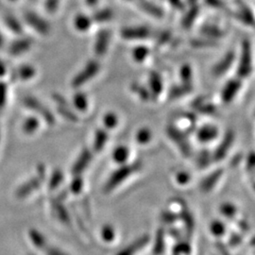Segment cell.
Wrapping results in <instances>:
<instances>
[{
	"label": "cell",
	"instance_id": "cell-61",
	"mask_svg": "<svg viewBox=\"0 0 255 255\" xmlns=\"http://www.w3.org/2000/svg\"><path fill=\"white\" fill-rule=\"evenodd\" d=\"M57 3H58L57 0H49V1L47 2V5H48L49 9H54L55 8L57 7Z\"/></svg>",
	"mask_w": 255,
	"mask_h": 255
},
{
	"label": "cell",
	"instance_id": "cell-37",
	"mask_svg": "<svg viewBox=\"0 0 255 255\" xmlns=\"http://www.w3.org/2000/svg\"><path fill=\"white\" fill-rule=\"evenodd\" d=\"M131 90L136 93L137 95L139 96V98L143 101H148L151 98V94L149 92V89H147L145 86L140 85L138 83H133L131 85Z\"/></svg>",
	"mask_w": 255,
	"mask_h": 255
},
{
	"label": "cell",
	"instance_id": "cell-18",
	"mask_svg": "<svg viewBox=\"0 0 255 255\" xmlns=\"http://www.w3.org/2000/svg\"><path fill=\"white\" fill-rule=\"evenodd\" d=\"M41 180L42 179H39L38 177L36 178H32L31 180H29L28 182L24 183L17 191V195L20 198H24L27 196L28 194H30L31 192L34 191L38 189L41 185Z\"/></svg>",
	"mask_w": 255,
	"mask_h": 255
},
{
	"label": "cell",
	"instance_id": "cell-64",
	"mask_svg": "<svg viewBox=\"0 0 255 255\" xmlns=\"http://www.w3.org/2000/svg\"><path fill=\"white\" fill-rule=\"evenodd\" d=\"M0 45H1V38H0Z\"/></svg>",
	"mask_w": 255,
	"mask_h": 255
},
{
	"label": "cell",
	"instance_id": "cell-26",
	"mask_svg": "<svg viewBox=\"0 0 255 255\" xmlns=\"http://www.w3.org/2000/svg\"><path fill=\"white\" fill-rule=\"evenodd\" d=\"M128 157H129V149L125 146H118L113 153L114 161L119 164H126Z\"/></svg>",
	"mask_w": 255,
	"mask_h": 255
},
{
	"label": "cell",
	"instance_id": "cell-53",
	"mask_svg": "<svg viewBox=\"0 0 255 255\" xmlns=\"http://www.w3.org/2000/svg\"><path fill=\"white\" fill-rule=\"evenodd\" d=\"M237 226H238V228L241 230V232H243V233L249 232L250 229H251L249 222H248L247 220H245V219H240V220H238Z\"/></svg>",
	"mask_w": 255,
	"mask_h": 255
},
{
	"label": "cell",
	"instance_id": "cell-16",
	"mask_svg": "<svg viewBox=\"0 0 255 255\" xmlns=\"http://www.w3.org/2000/svg\"><path fill=\"white\" fill-rule=\"evenodd\" d=\"M109 139V135L106 129L99 128L95 132V138L93 142V149L96 152H101V150L106 146Z\"/></svg>",
	"mask_w": 255,
	"mask_h": 255
},
{
	"label": "cell",
	"instance_id": "cell-63",
	"mask_svg": "<svg viewBox=\"0 0 255 255\" xmlns=\"http://www.w3.org/2000/svg\"><path fill=\"white\" fill-rule=\"evenodd\" d=\"M196 2H197V0H188V3H190L191 5H194V4H196Z\"/></svg>",
	"mask_w": 255,
	"mask_h": 255
},
{
	"label": "cell",
	"instance_id": "cell-38",
	"mask_svg": "<svg viewBox=\"0 0 255 255\" xmlns=\"http://www.w3.org/2000/svg\"><path fill=\"white\" fill-rule=\"evenodd\" d=\"M191 45L192 46L197 47V48H204V47H212V46H217V42L214 39L204 37V38L192 40Z\"/></svg>",
	"mask_w": 255,
	"mask_h": 255
},
{
	"label": "cell",
	"instance_id": "cell-40",
	"mask_svg": "<svg viewBox=\"0 0 255 255\" xmlns=\"http://www.w3.org/2000/svg\"><path fill=\"white\" fill-rule=\"evenodd\" d=\"M191 253V247L187 241H180L174 247L173 255H189Z\"/></svg>",
	"mask_w": 255,
	"mask_h": 255
},
{
	"label": "cell",
	"instance_id": "cell-1",
	"mask_svg": "<svg viewBox=\"0 0 255 255\" xmlns=\"http://www.w3.org/2000/svg\"><path fill=\"white\" fill-rule=\"evenodd\" d=\"M143 164L141 161H135L131 164H121V166L111 175L108 181L105 183L103 187V193L108 194L110 192L115 190L116 188H118L119 185L122 182H125L130 175L140 170Z\"/></svg>",
	"mask_w": 255,
	"mask_h": 255
},
{
	"label": "cell",
	"instance_id": "cell-60",
	"mask_svg": "<svg viewBox=\"0 0 255 255\" xmlns=\"http://www.w3.org/2000/svg\"><path fill=\"white\" fill-rule=\"evenodd\" d=\"M241 158H242L241 154L236 155V156H235V158H233V159H232V161H231V165H233V166H236L237 164H238L239 163H240V161H241Z\"/></svg>",
	"mask_w": 255,
	"mask_h": 255
},
{
	"label": "cell",
	"instance_id": "cell-51",
	"mask_svg": "<svg viewBox=\"0 0 255 255\" xmlns=\"http://www.w3.org/2000/svg\"><path fill=\"white\" fill-rule=\"evenodd\" d=\"M39 126V122L38 120L35 119H29L27 120V122L25 123L24 128L27 132H32L36 129Z\"/></svg>",
	"mask_w": 255,
	"mask_h": 255
},
{
	"label": "cell",
	"instance_id": "cell-3",
	"mask_svg": "<svg viewBox=\"0 0 255 255\" xmlns=\"http://www.w3.org/2000/svg\"><path fill=\"white\" fill-rule=\"evenodd\" d=\"M253 71V58H252V46L249 41L245 40L242 44V52L239 64L237 67V74L241 78L249 77Z\"/></svg>",
	"mask_w": 255,
	"mask_h": 255
},
{
	"label": "cell",
	"instance_id": "cell-57",
	"mask_svg": "<svg viewBox=\"0 0 255 255\" xmlns=\"http://www.w3.org/2000/svg\"><path fill=\"white\" fill-rule=\"evenodd\" d=\"M217 249L219 250V253H220L221 255H230V252H229L227 246L223 242H221V241H219L217 243Z\"/></svg>",
	"mask_w": 255,
	"mask_h": 255
},
{
	"label": "cell",
	"instance_id": "cell-21",
	"mask_svg": "<svg viewBox=\"0 0 255 255\" xmlns=\"http://www.w3.org/2000/svg\"><path fill=\"white\" fill-rule=\"evenodd\" d=\"M201 35L210 39H216L224 36V31L219 27L211 24H205L201 27Z\"/></svg>",
	"mask_w": 255,
	"mask_h": 255
},
{
	"label": "cell",
	"instance_id": "cell-17",
	"mask_svg": "<svg viewBox=\"0 0 255 255\" xmlns=\"http://www.w3.org/2000/svg\"><path fill=\"white\" fill-rule=\"evenodd\" d=\"M165 250V231L160 228L156 232L154 244L152 248L153 255H162Z\"/></svg>",
	"mask_w": 255,
	"mask_h": 255
},
{
	"label": "cell",
	"instance_id": "cell-28",
	"mask_svg": "<svg viewBox=\"0 0 255 255\" xmlns=\"http://www.w3.org/2000/svg\"><path fill=\"white\" fill-rule=\"evenodd\" d=\"M92 18L85 14H79L75 18V27L80 31H86L91 27Z\"/></svg>",
	"mask_w": 255,
	"mask_h": 255
},
{
	"label": "cell",
	"instance_id": "cell-58",
	"mask_svg": "<svg viewBox=\"0 0 255 255\" xmlns=\"http://www.w3.org/2000/svg\"><path fill=\"white\" fill-rule=\"evenodd\" d=\"M171 6L178 9H182L184 8V5L182 0H167Z\"/></svg>",
	"mask_w": 255,
	"mask_h": 255
},
{
	"label": "cell",
	"instance_id": "cell-2",
	"mask_svg": "<svg viewBox=\"0 0 255 255\" xmlns=\"http://www.w3.org/2000/svg\"><path fill=\"white\" fill-rule=\"evenodd\" d=\"M166 132L168 137L171 139V141H173L175 145L178 146V148L180 149V151L184 157L186 158L191 157V145L188 141V138L186 136L185 132H183V130L174 125H169L166 128Z\"/></svg>",
	"mask_w": 255,
	"mask_h": 255
},
{
	"label": "cell",
	"instance_id": "cell-14",
	"mask_svg": "<svg viewBox=\"0 0 255 255\" xmlns=\"http://www.w3.org/2000/svg\"><path fill=\"white\" fill-rule=\"evenodd\" d=\"M148 85H149V92L151 94L152 98H157L162 91H163V81L162 78L157 72L152 71L149 78H148Z\"/></svg>",
	"mask_w": 255,
	"mask_h": 255
},
{
	"label": "cell",
	"instance_id": "cell-34",
	"mask_svg": "<svg viewBox=\"0 0 255 255\" xmlns=\"http://www.w3.org/2000/svg\"><path fill=\"white\" fill-rule=\"evenodd\" d=\"M74 106L80 111L84 112L88 107V100L87 97L83 93H78L74 96Z\"/></svg>",
	"mask_w": 255,
	"mask_h": 255
},
{
	"label": "cell",
	"instance_id": "cell-48",
	"mask_svg": "<svg viewBox=\"0 0 255 255\" xmlns=\"http://www.w3.org/2000/svg\"><path fill=\"white\" fill-rule=\"evenodd\" d=\"M243 242V235L241 233H233L229 237L228 245L231 248H237Z\"/></svg>",
	"mask_w": 255,
	"mask_h": 255
},
{
	"label": "cell",
	"instance_id": "cell-33",
	"mask_svg": "<svg viewBox=\"0 0 255 255\" xmlns=\"http://www.w3.org/2000/svg\"><path fill=\"white\" fill-rule=\"evenodd\" d=\"M29 236L34 246L39 249H44L46 246V238L37 230H31V232L29 233Z\"/></svg>",
	"mask_w": 255,
	"mask_h": 255
},
{
	"label": "cell",
	"instance_id": "cell-49",
	"mask_svg": "<svg viewBox=\"0 0 255 255\" xmlns=\"http://www.w3.org/2000/svg\"><path fill=\"white\" fill-rule=\"evenodd\" d=\"M176 182L180 185H185L191 180V176L190 174L186 171H180L176 174Z\"/></svg>",
	"mask_w": 255,
	"mask_h": 255
},
{
	"label": "cell",
	"instance_id": "cell-36",
	"mask_svg": "<svg viewBox=\"0 0 255 255\" xmlns=\"http://www.w3.org/2000/svg\"><path fill=\"white\" fill-rule=\"evenodd\" d=\"M151 137H152V133L150 129H148L147 128H142L137 131L136 141L139 144L146 145L150 142Z\"/></svg>",
	"mask_w": 255,
	"mask_h": 255
},
{
	"label": "cell",
	"instance_id": "cell-23",
	"mask_svg": "<svg viewBox=\"0 0 255 255\" xmlns=\"http://www.w3.org/2000/svg\"><path fill=\"white\" fill-rule=\"evenodd\" d=\"M27 102H29V103H27V105H29L32 109H35V111H37L40 115H42L44 117V119H46L47 123H49V124L54 123V118H53L52 114L44 106H42L38 101H34V100H28Z\"/></svg>",
	"mask_w": 255,
	"mask_h": 255
},
{
	"label": "cell",
	"instance_id": "cell-27",
	"mask_svg": "<svg viewBox=\"0 0 255 255\" xmlns=\"http://www.w3.org/2000/svg\"><path fill=\"white\" fill-rule=\"evenodd\" d=\"M54 210L58 219H60L64 224H70L71 219L70 216L67 212V210L64 208V205L62 203H60L59 201H56L54 203Z\"/></svg>",
	"mask_w": 255,
	"mask_h": 255
},
{
	"label": "cell",
	"instance_id": "cell-25",
	"mask_svg": "<svg viewBox=\"0 0 255 255\" xmlns=\"http://www.w3.org/2000/svg\"><path fill=\"white\" fill-rule=\"evenodd\" d=\"M27 21L41 33H47L48 30H49L48 24L46 23L45 20L40 18L37 15H34V14L27 15Z\"/></svg>",
	"mask_w": 255,
	"mask_h": 255
},
{
	"label": "cell",
	"instance_id": "cell-32",
	"mask_svg": "<svg viewBox=\"0 0 255 255\" xmlns=\"http://www.w3.org/2000/svg\"><path fill=\"white\" fill-rule=\"evenodd\" d=\"M220 213L229 219H235L237 217V208L236 205H234L233 203L230 202H226L221 204L220 206Z\"/></svg>",
	"mask_w": 255,
	"mask_h": 255
},
{
	"label": "cell",
	"instance_id": "cell-22",
	"mask_svg": "<svg viewBox=\"0 0 255 255\" xmlns=\"http://www.w3.org/2000/svg\"><path fill=\"white\" fill-rule=\"evenodd\" d=\"M193 87L192 84H187V83H182L179 85H175L170 90H169V98L172 100H176L179 98H182L183 96L189 94L192 91Z\"/></svg>",
	"mask_w": 255,
	"mask_h": 255
},
{
	"label": "cell",
	"instance_id": "cell-45",
	"mask_svg": "<svg viewBox=\"0 0 255 255\" xmlns=\"http://www.w3.org/2000/svg\"><path fill=\"white\" fill-rule=\"evenodd\" d=\"M161 219L165 224L170 225V224H174L179 219V215L171 212L170 210H167V211L162 212Z\"/></svg>",
	"mask_w": 255,
	"mask_h": 255
},
{
	"label": "cell",
	"instance_id": "cell-13",
	"mask_svg": "<svg viewBox=\"0 0 255 255\" xmlns=\"http://www.w3.org/2000/svg\"><path fill=\"white\" fill-rule=\"evenodd\" d=\"M218 136H219V128L213 125L203 126L197 132V137L201 143H209L214 141Z\"/></svg>",
	"mask_w": 255,
	"mask_h": 255
},
{
	"label": "cell",
	"instance_id": "cell-43",
	"mask_svg": "<svg viewBox=\"0 0 255 255\" xmlns=\"http://www.w3.org/2000/svg\"><path fill=\"white\" fill-rule=\"evenodd\" d=\"M103 123L107 128H115L119 124V118L114 113H108L103 118Z\"/></svg>",
	"mask_w": 255,
	"mask_h": 255
},
{
	"label": "cell",
	"instance_id": "cell-4",
	"mask_svg": "<svg viewBox=\"0 0 255 255\" xmlns=\"http://www.w3.org/2000/svg\"><path fill=\"white\" fill-rule=\"evenodd\" d=\"M100 68H101V65L99 64V62L95 60L89 61L82 71L74 78L72 85L74 87H80L83 84H85L99 73Z\"/></svg>",
	"mask_w": 255,
	"mask_h": 255
},
{
	"label": "cell",
	"instance_id": "cell-19",
	"mask_svg": "<svg viewBox=\"0 0 255 255\" xmlns=\"http://www.w3.org/2000/svg\"><path fill=\"white\" fill-rule=\"evenodd\" d=\"M179 219H182L183 225H184L185 230H186V233L189 236H192L193 232H194V229H195V220H194L191 212L185 207L179 214Z\"/></svg>",
	"mask_w": 255,
	"mask_h": 255
},
{
	"label": "cell",
	"instance_id": "cell-59",
	"mask_svg": "<svg viewBox=\"0 0 255 255\" xmlns=\"http://www.w3.org/2000/svg\"><path fill=\"white\" fill-rule=\"evenodd\" d=\"M169 235H171L172 237L177 238V239H180V237H181V232L179 231V229L172 228L169 231Z\"/></svg>",
	"mask_w": 255,
	"mask_h": 255
},
{
	"label": "cell",
	"instance_id": "cell-46",
	"mask_svg": "<svg viewBox=\"0 0 255 255\" xmlns=\"http://www.w3.org/2000/svg\"><path fill=\"white\" fill-rule=\"evenodd\" d=\"M180 76L182 79V83L192 84V68L190 65L185 64L181 68Z\"/></svg>",
	"mask_w": 255,
	"mask_h": 255
},
{
	"label": "cell",
	"instance_id": "cell-31",
	"mask_svg": "<svg viewBox=\"0 0 255 255\" xmlns=\"http://www.w3.org/2000/svg\"><path fill=\"white\" fill-rule=\"evenodd\" d=\"M226 225L220 220H214L210 224V231L215 237H223L226 234Z\"/></svg>",
	"mask_w": 255,
	"mask_h": 255
},
{
	"label": "cell",
	"instance_id": "cell-8",
	"mask_svg": "<svg viewBox=\"0 0 255 255\" xmlns=\"http://www.w3.org/2000/svg\"><path fill=\"white\" fill-rule=\"evenodd\" d=\"M241 88V82L239 80H231L229 81L226 85L224 86L222 93H221V99L222 101L226 104L234 101L238 91Z\"/></svg>",
	"mask_w": 255,
	"mask_h": 255
},
{
	"label": "cell",
	"instance_id": "cell-5",
	"mask_svg": "<svg viewBox=\"0 0 255 255\" xmlns=\"http://www.w3.org/2000/svg\"><path fill=\"white\" fill-rule=\"evenodd\" d=\"M234 141H235V132L232 130H228L223 137L222 141L220 142L219 146L216 148V150L212 154L213 155V161L219 162V161L223 160L228 154L231 146L234 144Z\"/></svg>",
	"mask_w": 255,
	"mask_h": 255
},
{
	"label": "cell",
	"instance_id": "cell-39",
	"mask_svg": "<svg viewBox=\"0 0 255 255\" xmlns=\"http://www.w3.org/2000/svg\"><path fill=\"white\" fill-rule=\"evenodd\" d=\"M148 54H149V49L146 46H138L134 47L132 50V57L138 63L143 62Z\"/></svg>",
	"mask_w": 255,
	"mask_h": 255
},
{
	"label": "cell",
	"instance_id": "cell-24",
	"mask_svg": "<svg viewBox=\"0 0 255 255\" xmlns=\"http://www.w3.org/2000/svg\"><path fill=\"white\" fill-rule=\"evenodd\" d=\"M199 12H200L199 6L194 4L182 18V26L184 28H189V27H192L195 20L197 19L198 15H199Z\"/></svg>",
	"mask_w": 255,
	"mask_h": 255
},
{
	"label": "cell",
	"instance_id": "cell-54",
	"mask_svg": "<svg viewBox=\"0 0 255 255\" xmlns=\"http://www.w3.org/2000/svg\"><path fill=\"white\" fill-rule=\"evenodd\" d=\"M205 1H206V3H207L209 6H212V7H214V8L221 9V8H224V7H225V4L223 3L222 0H205Z\"/></svg>",
	"mask_w": 255,
	"mask_h": 255
},
{
	"label": "cell",
	"instance_id": "cell-9",
	"mask_svg": "<svg viewBox=\"0 0 255 255\" xmlns=\"http://www.w3.org/2000/svg\"><path fill=\"white\" fill-rule=\"evenodd\" d=\"M121 35L127 40H141L150 35V30L146 27H125L121 31Z\"/></svg>",
	"mask_w": 255,
	"mask_h": 255
},
{
	"label": "cell",
	"instance_id": "cell-50",
	"mask_svg": "<svg viewBox=\"0 0 255 255\" xmlns=\"http://www.w3.org/2000/svg\"><path fill=\"white\" fill-rule=\"evenodd\" d=\"M199 111L202 113V114H205V115H212V114H214V113H216V107L213 105V104H211V103H202L201 106L198 108Z\"/></svg>",
	"mask_w": 255,
	"mask_h": 255
},
{
	"label": "cell",
	"instance_id": "cell-30",
	"mask_svg": "<svg viewBox=\"0 0 255 255\" xmlns=\"http://www.w3.org/2000/svg\"><path fill=\"white\" fill-rule=\"evenodd\" d=\"M213 162V155L207 149H203L197 157V164L200 168H205L209 166Z\"/></svg>",
	"mask_w": 255,
	"mask_h": 255
},
{
	"label": "cell",
	"instance_id": "cell-47",
	"mask_svg": "<svg viewBox=\"0 0 255 255\" xmlns=\"http://www.w3.org/2000/svg\"><path fill=\"white\" fill-rule=\"evenodd\" d=\"M185 207H186V206H185L184 201L181 200V199H175L173 201H170V203H169V209L168 210H170L171 212H173L175 214H178V215H179Z\"/></svg>",
	"mask_w": 255,
	"mask_h": 255
},
{
	"label": "cell",
	"instance_id": "cell-52",
	"mask_svg": "<svg viewBox=\"0 0 255 255\" xmlns=\"http://www.w3.org/2000/svg\"><path fill=\"white\" fill-rule=\"evenodd\" d=\"M170 38H171V33L169 31H164L158 37L157 44L159 46H163V45H164L165 43H167L170 40Z\"/></svg>",
	"mask_w": 255,
	"mask_h": 255
},
{
	"label": "cell",
	"instance_id": "cell-6",
	"mask_svg": "<svg viewBox=\"0 0 255 255\" xmlns=\"http://www.w3.org/2000/svg\"><path fill=\"white\" fill-rule=\"evenodd\" d=\"M92 160H93V153L91 150L87 147H84L72 166V173L75 176L82 175L85 171V169L88 167Z\"/></svg>",
	"mask_w": 255,
	"mask_h": 255
},
{
	"label": "cell",
	"instance_id": "cell-35",
	"mask_svg": "<svg viewBox=\"0 0 255 255\" xmlns=\"http://www.w3.org/2000/svg\"><path fill=\"white\" fill-rule=\"evenodd\" d=\"M101 236L104 242L110 243V242H113L116 238V231L112 225L107 224V225H104L101 229Z\"/></svg>",
	"mask_w": 255,
	"mask_h": 255
},
{
	"label": "cell",
	"instance_id": "cell-10",
	"mask_svg": "<svg viewBox=\"0 0 255 255\" xmlns=\"http://www.w3.org/2000/svg\"><path fill=\"white\" fill-rule=\"evenodd\" d=\"M223 169L222 168H219V169H216L215 171H213L212 173H210L209 175H207L201 182V190L204 193H208V192L212 191L217 183L220 181L221 177L223 176Z\"/></svg>",
	"mask_w": 255,
	"mask_h": 255
},
{
	"label": "cell",
	"instance_id": "cell-7",
	"mask_svg": "<svg viewBox=\"0 0 255 255\" xmlns=\"http://www.w3.org/2000/svg\"><path fill=\"white\" fill-rule=\"evenodd\" d=\"M110 37L111 34L109 30L101 29V31H99L96 36V42L94 46L96 54L102 56L107 52L109 47Z\"/></svg>",
	"mask_w": 255,
	"mask_h": 255
},
{
	"label": "cell",
	"instance_id": "cell-62",
	"mask_svg": "<svg viewBox=\"0 0 255 255\" xmlns=\"http://www.w3.org/2000/svg\"><path fill=\"white\" fill-rule=\"evenodd\" d=\"M98 2H99V0H86L87 5H88V6H90V7H94V6H96V5L98 4Z\"/></svg>",
	"mask_w": 255,
	"mask_h": 255
},
{
	"label": "cell",
	"instance_id": "cell-15",
	"mask_svg": "<svg viewBox=\"0 0 255 255\" xmlns=\"http://www.w3.org/2000/svg\"><path fill=\"white\" fill-rule=\"evenodd\" d=\"M238 9L236 13V17L241 22H243L246 25L253 26L254 25V14L252 12L251 9L247 6L245 3L238 2L237 3Z\"/></svg>",
	"mask_w": 255,
	"mask_h": 255
},
{
	"label": "cell",
	"instance_id": "cell-20",
	"mask_svg": "<svg viewBox=\"0 0 255 255\" xmlns=\"http://www.w3.org/2000/svg\"><path fill=\"white\" fill-rule=\"evenodd\" d=\"M140 7L143 10H145L146 13L154 16V17H162L164 14L163 9H161L158 5H155L154 3L147 1V0H140L139 2Z\"/></svg>",
	"mask_w": 255,
	"mask_h": 255
},
{
	"label": "cell",
	"instance_id": "cell-44",
	"mask_svg": "<svg viewBox=\"0 0 255 255\" xmlns=\"http://www.w3.org/2000/svg\"><path fill=\"white\" fill-rule=\"evenodd\" d=\"M58 110H59V113L64 117V119H67L68 121H71V122L79 121V118L76 115V113L69 109L68 106H62Z\"/></svg>",
	"mask_w": 255,
	"mask_h": 255
},
{
	"label": "cell",
	"instance_id": "cell-41",
	"mask_svg": "<svg viewBox=\"0 0 255 255\" xmlns=\"http://www.w3.org/2000/svg\"><path fill=\"white\" fill-rule=\"evenodd\" d=\"M63 180H64V174H63L61 170L56 169L54 172L52 173V175H51V178H50L49 182H48V187L50 189L57 188L62 183Z\"/></svg>",
	"mask_w": 255,
	"mask_h": 255
},
{
	"label": "cell",
	"instance_id": "cell-12",
	"mask_svg": "<svg viewBox=\"0 0 255 255\" xmlns=\"http://www.w3.org/2000/svg\"><path fill=\"white\" fill-rule=\"evenodd\" d=\"M236 59V54L233 51H229L218 64H216L213 68V74L215 76H221L226 73L230 69V67L233 65Z\"/></svg>",
	"mask_w": 255,
	"mask_h": 255
},
{
	"label": "cell",
	"instance_id": "cell-11",
	"mask_svg": "<svg viewBox=\"0 0 255 255\" xmlns=\"http://www.w3.org/2000/svg\"><path fill=\"white\" fill-rule=\"evenodd\" d=\"M149 236L144 235L142 237L137 238L135 241L131 242L128 246L121 250L117 255H135L137 253L142 250L146 244L149 242Z\"/></svg>",
	"mask_w": 255,
	"mask_h": 255
},
{
	"label": "cell",
	"instance_id": "cell-42",
	"mask_svg": "<svg viewBox=\"0 0 255 255\" xmlns=\"http://www.w3.org/2000/svg\"><path fill=\"white\" fill-rule=\"evenodd\" d=\"M83 179L81 177V175H77L76 178H74L72 182L70 183V191L74 195H79L83 189Z\"/></svg>",
	"mask_w": 255,
	"mask_h": 255
},
{
	"label": "cell",
	"instance_id": "cell-55",
	"mask_svg": "<svg viewBox=\"0 0 255 255\" xmlns=\"http://www.w3.org/2000/svg\"><path fill=\"white\" fill-rule=\"evenodd\" d=\"M247 168H248L249 171H253L254 168H255V155H254V152H252L251 154L248 156Z\"/></svg>",
	"mask_w": 255,
	"mask_h": 255
},
{
	"label": "cell",
	"instance_id": "cell-29",
	"mask_svg": "<svg viewBox=\"0 0 255 255\" xmlns=\"http://www.w3.org/2000/svg\"><path fill=\"white\" fill-rule=\"evenodd\" d=\"M113 17H114V12L112 9H101L93 14L92 20L99 23H104V22H109Z\"/></svg>",
	"mask_w": 255,
	"mask_h": 255
},
{
	"label": "cell",
	"instance_id": "cell-56",
	"mask_svg": "<svg viewBox=\"0 0 255 255\" xmlns=\"http://www.w3.org/2000/svg\"><path fill=\"white\" fill-rule=\"evenodd\" d=\"M46 255H68L67 254H65L63 251H61L60 249H57V248H53V247H50V248H47L46 249Z\"/></svg>",
	"mask_w": 255,
	"mask_h": 255
}]
</instances>
